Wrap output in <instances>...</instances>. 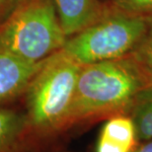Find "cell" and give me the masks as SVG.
Wrapping results in <instances>:
<instances>
[{"label":"cell","instance_id":"cell-1","mask_svg":"<svg viewBox=\"0 0 152 152\" xmlns=\"http://www.w3.org/2000/svg\"><path fill=\"white\" fill-rule=\"evenodd\" d=\"M152 89L132 54L81 65L65 127L130 111Z\"/></svg>","mask_w":152,"mask_h":152},{"label":"cell","instance_id":"cell-2","mask_svg":"<svg viewBox=\"0 0 152 152\" xmlns=\"http://www.w3.org/2000/svg\"><path fill=\"white\" fill-rule=\"evenodd\" d=\"M80 69L61 50L45 59L25 91L29 132L64 129Z\"/></svg>","mask_w":152,"mask_h":152},{"label":"cell","instance_id":"cell-3","mask_svg":"<svg viewBox=\"0 0 152 152\" xmlns=\"http://www.w3.org/2000/svg\"><path fill=\"white\" fill-rule=\"evenodd\" d=\"M66 39L53 0H24L0 22V53L30 62L47 59Z\"/></svg>","mask_w":152,"mask_h":152},{"label":"cell","instance_id":"cell-4","mask_svg":"<svg viewBox=\"0 0 152 152\" xmlns=\"http://www.w3.org/2000/svg\"><path fill=\"white\" fill-rule=\"evenodd\" d=\"M149 17L111 8L97 22L68 37L61 50L80 65L132 54L143 39Z\"/></svg>","mask_w":152,"mask_h":152},{"label":"cell","instance_id":"cell-5","mask_svg":"<svg viewBox=\"0 0 152 152\" xmlns=\"http://www.w3.org/2000/svg\"><path fill=\"white\" fill-rule=\"evenodd\" d=\"M44 61L30 62L10 54L0 53V104L25 93Z\"/></svg>","mask_w":152,"mask_h":152},{"label":"cell","instance_id":"cell-6","mask_svg":"<svg viewBox=\"0 0 152 152\" xmlns=\"http://www.w3.org/2000/svg\"><path fill=\"white\" fill-rule=\"evenodd\" d=\"M53 3L67 38L97 22L110 9L99 0H53Z\"/></svg>","mask_w":152,"mask_h":152},{"label":"cell","instance_id":"cell-7","mask_svg":"<svg viewBox=\"0 0 152 152\" xmlns=\"http://www.w3.org/2000/svg\"><path fill=\"white\" fill-rule=\"evenodd\" d=\"M137 134L134 121L126 114L109 118L103 126L96 152H132L136 147Z\"/></svg>","mask_w":152,"mask_h":152},{"label":"cell","instance_id":"cell-8","mask_svg":"<svg viewBox=\"0 0 152 152\" xmlns=\"http://www.w3.org/2000/svg\"><path fill=\"white\" fill-rule=\"evenodd\" d=\"M29 132L26 114L0 109V152L16 149L24 134Z\"/></svg>","mask_w":152,"mask_h":152},{"label":"cell","instance_id":"cell-9","mask_svg":"<svg viewBox=\"0 0 152 152\" xmlns=\"http://www.w3.org/2000/svg\"><path fill=\"white\" fill-rule=\"evenodd\" d=\"M138 140H152V89L146 91L130 110Z\"/></svg>","mask_w":152,"mask_h":152},{"label":"cell","instance_id":"cell-10","mask_svg":"<svg viewBox=\"0 0 152 152\" xmlns=\"http://www.w3.org/2000/svg\"><path fill=\"white\" fill-rule=\"evenodd\" d=\"M132 54L141 66L152 86V16L149 17L148 27L143 39Z\"/></svg>","mask_w":152,"mask_h":152},{"label":"cell","instance_id":"cell-11","mask_svg":"<svg viewBox=\"0 0 152 152\" xmlns=\"http://www.w3.org/2000/svg\"><path fill=\"white\" fill-rule=\"evenodd\" d=\"M112 7L115 10L124 13L138 15V16H152V0H111Z\"/></svg>","mask_w":152,"mask_h":152},{"label":"cell","instance_id":"cell-12","mask_svg":"<svg viewBox=\"0 0 152 152\" xmlns=\"http://www.w3.org/2000/svg\"><path fill=\"white\" fill-rule=\"evenodd\" d=\"M23 1L24 0H0V22Z\"/></svg>","mask_w":152,"mask_h":152},{"label":"cell","instance_id":"cell-13","mask_svg":"<svg viewBox=\"0 0 152 152\" xmlns=\"http://www.w3.org/2000/svg\"><path fill=\"white\" fill-rule=\"evenodd\" d=\"M132 152H152V140L140 145H136V147Z\"/></svg>","mask_w":152,"mask_h":152}]
</instances>
